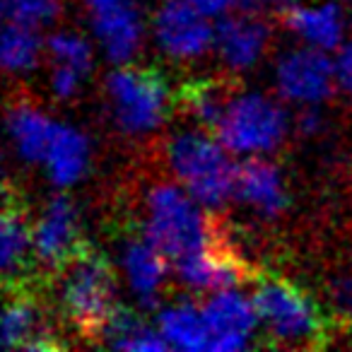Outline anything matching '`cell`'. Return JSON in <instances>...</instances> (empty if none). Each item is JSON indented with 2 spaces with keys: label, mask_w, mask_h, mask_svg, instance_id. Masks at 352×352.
Listing matches in <instances>:
<instances>
[{
  "label": "cell",
  "mask_w": 352,
  "mask_h": 352,
  "mask_svg": "<svg viewBox=\"0 0 352 352\" xmlns=\"http://www.w3.org/2000/svg\"><path fill=\"white\" fill-rule=\"evenodd\" d=\"M102 342H107L109 347H116V350L131 352H162L171 347L160 328H152L140 314L126 307H118L113 316L109 318Z\"/></svg>",
  "instance_id": "21"
},
{
  "label": "cell",
  "mask_w": 352,
  "mask_h": 352,
  "mask_svg": "<svg viewBox=\"0 0 352 352\" xmlns=\"http://www.w3.org/2000/svg\"><path fill=\"white\" fill-rule=\"evenodd\" d=\"M208 328H210V350L232 352L244 350L249 345V336L258 323L254 299H246L244 294L234 292V287L220 289L215 297H210L203 307Z\"/></svg>",
  "instance_id": "11"
},
{
  "label": "cell",
  "mask_w": 352,
  "mask_h": 352,
  "mask_svg": "<svg viewBox=\"0 0 352 352\" xmlns=\"http://www.w3.org/2000/svg\"><path fill=\"white\" fill-rule=\"evenodd\" d=\"M186 193L162 184L147 198L145 236L171 265L201 254L210 236V220L198 212Z\"/></svg>",
  "instance_id": "4"
},
{
  "label": "cell",
  "mask_w": 352,
  "mask_h": 352,
  "mask_svg": "<svg viewBox=\"0 0 352 352\" xmlns=\"http://www.w3.org/2000/svg\"><path fill=\"white\" fill-rule=\"evenodd\" d=\"M160 331L171 347H179V350L186 352L210 350L212 338L206 321V314H203V309H196L188 302L162 309Z\"/></svg>",
  "instance_id": "22"
},
{
  "label": "cell",
  "mask_w": 352,
  "mask_h": 352,
  "mask_svg": "<svg viewBox=\"0 0 352 352\" xmlns=\"http://www.w3.org/2000/svg\"><path fill=\"white\" fill-rule=\"evenodd\" d=\"M166 263L169 261L147 236L131 239L123 249V270H126L128 285L145 309H155L166 275Z\"/></svg>",
  "instance_id": "17"
},
{
  "label": "cell",
  "mask_w": 352,
  "mask_h": 352,
  "mask_svg": "<svg viewBox=\"0 0 352 352\" xmlns=\"http://www.w3.org/2000/svg\"><path fill=\"white\" fill-rule=\"evenodd\" d=\"M3 342L8 350L27 352H54L65 347L30 283L6 287Z\"/></svg>",
  "instance_id": "7"
},
{
  "label": "cell",
  "mask_w": 352,
  "mask_h": 352,
  "mask_svg": "<svg viewBox=\"0 0 352 352\" xmlns=\"http://www.w3.org/2000/svg\"><path fill=\"white\" fill-rule=\"evenodd\" d=\"M32 249V230L27 225V210L22 196L10 179L3 186V278L6 287L27 283V254Z\"/></svg>",
  "instance_id": "13"
},
{
  "label": "cell",
  "mask_w": 352,
  "mask_h": 352,
  "mask_svg": "<svg viewBox=\"0 0 352 352\" xmlns=\"http://www.w3.org/2000/svg\"><path fill=\"white\" fill-rule=\"evenodd\" d=\"M8 128H10V135L22 160L32 164L46 160L56 131V123L49 116H44L39 109L30 104H12L8 111Z\"/></svg>",
  "instance_id": "19"
},
{
  "label": "cell",
  "mask_w": 352,
  "mask_h": 352,
  "mask_svg": "<svg viewBox=\"0 0 352 352\" xmlns=\"http://www.w3.org/2000/svg\"><path fill=\"white\" fill-rule=\"evenodd\" d=\"M206 17L191 0H166L155 20L157 41L171 58H198L215 41Z\"/></svg>",
  "instance_id": "9"
},
{
  "label": "cell",
  "mask_w": 352,
  "mask_h": 352,
  "mask_svg": "<svg viewBox=\"0 0 352 352\" xmlns=\"http://www.w3.org/2000/svg\"><path fill=\"white\" fill-rule=\"evenodd\" d=\"M268 41V27L263 25L261 15L234 10V15L222 17L215 32V44L220 56L232 70H244L258 60Z\"/></svg>",
  "instance_id": "15"
},
{
  "label": "cell",
  "mask_w": 352,
  "mask_h": 352,
  "mask_svg": "<svg viewBox=\"0 0 352 352\" xmlns=\"http://www.w3.org/2000/svg\"><path fill=\"white\" fill-rule=\"evenodd\" d=\"M283 17L289 30L321 51H333L342 39V12L333 3L321 8L292 6L285 10Z\"/></svg>",
  "instance_id": "20"
},
{
  "label": "cell",
  "mask_w": 352,
  "mask_h": 352,
  "mask_svg": "<svg viewBox=\"0 0 352 352\" xmlns=\"http://www.w3.org/2000/svg\"><path fill=\"white\" fill-rule=\"evenodd\" d=\"M41 39L34 27L8 22L3 32V65L10 73H27L36 65Z\"/></svg>",
  "instance_id": "23"
},
{
  "label": "cell",
  "mask_w": 352,
  "mask_h": 352,
  "mask_svg": "<svg viewBox=\"0 0 352 352\" xmlns=\"http://www.w3.org/2000/svg\"><path fill=\"white\" fill-rule=\"evenodd\" d=\"M222 142L210 133H179L169 142V164L188 196L208 208H217L234 193L236 166L227 160Z\"/></svg>",
  "instance_id": "3"
},
{
  "label": "cell",
  "mask_w": 352,
  "mask_h": 352,
  "mask_svg": "<svg viewBox=\"0 0 352 352\" xmlns=\"http://www.w3.org/2000/svg\"><path fill=\"white\" fill-rule=\"evenodd\" d=\"M336 78V65L316 46L292 51L278 65V89L287 102H323L331 97Z\"/></svg>",
  "instance_id": "10"
},
{
  "label": "cell",
  "mask_w": 352,
  "mask_h": 352,
  "mask_svg": "<svg viewBox=\"0 0 352 352\" xmlns=\"http://www.w3.org/2000/svg\"><path fill=\"white\" fill-rule=\"evenodd\" d=\"M131 3H135V0H131Z\"/></svg>",
  "instance_id": "32"
},
{
  "label": "cell",
  "mask_w": 352,
  "mask_h": 352,
  "mask_svg": "<svg viewBox=\"0 0 352 352\" xmlns=\"http://www.w3.org/2000/svg\"><path fill=\"white\" fill-rule=\"evenodd\" d=\"M116 123L126 133L155 131L169 111V87L150 65H121L107 78Z\"/></svg>",
  "instance_id": "5"
},
{
  "label": "cell",
  "mask_w": 352,
  "mask_h": 352,
  "mask_svg": "<svg viewBox=\"0 0 352 352\" xmlns=\"http://www.w3.org/2000/svg\"><path fill=\"white\" fill-rule=\"evenodd\" d=\"M275 3H287V0H275Z\"/></svg>",
  "instance_id": "30"
},
{
  "label": "cell",
  "mask_w": 352,
  "mask_h": 352,
  "mask_svg": "<svg viewBox=\"0 0 352 352\" xmlns=\"http://www.w3.org/2000/svg\"><path fill=\"white\" fill-rule=\"evenodd\" d=\"M58 309L80 338L102 342L104 328L116 311V273L102 251L85 241L58 270Z\"/></svg>",
  "instance_id": "1"
},
{
  "label": "cell",
  "mask_w": 352,
  "mask_h": 352,
  "mask_svg": "<svg viewBox=\"0 0 352 352\" xmlns=\"http://www.w3.org/2000/svg\"><path fill=\"white\" fill-rule=\"evenodd\" d=\"M87 12L109 60H131L140 46V20L131 0H87Z\"/></svg>",
  "instance_id": "12"
},
{
  "label": "cell",
  "mask_w": 352,
  "mask_h": 352,
  "mask_svg": "<svg viewBox=\"0 0 352 352\" xmlns=\"http://www.w3.org/2000/svg\"><path fill=\"white\" fill-rule=\"evenodd\" d=\"M80 80H82V75H80L75 68H70V65H60V63L54 65V73H51V87H54L56 97L70 99L75 92H78Z\"/></svg>",
  "instance_id": "26"
},
{
  "label": "cell",
  "mask_w": 352,
  "mask_h": 352,
  "mask_svg": "<svg viewBox=\"0 0 352 352\" xmlns=\"http://www.w3.org/2000/svg\"><path fill=\"white\" fill-rule=\"evenodd\" d=\"M236 99V82L230 78H201L182 85L176 102L203 131L215 135L227 109Z\"/></svg>",
  "instance_id": "16"
},
{
  "label": "cell",
  "mask_w": 352,
  "mask_h": 352,
  "mask_svg": "<svg viewBox=\"0 0 352 352\" xmlns=\"http://www.w3.org/2000/svg\"><path fill=\"white\" fill-rule=\"evenodd\" d=\"M287 128L285 111L263 94H244L232 102L215 138L232 152H268L280 145Z\"/></svg>",
  "instance_id": "6"
},
{
  "label": "cell",
  "mask_w": 352,
  "mask_h": 352,
  "mask_svg": "<svg viewBox=\"0 0 352 352\" xmlns=\"http://www.w3.org/2000/svg\"><path fill=\"white\" fill-rule=\"evenodd\" d=\"M318 126V113L314 111V109H309V111H304L302 116H299V128H302L304 133H314Z\"/></svg>",
  "instance_id": "29"
},
{
  "label": "cell",
  "mask_w": 352,
  "mask_h": 352,
  "mask_svg": "<svg viewBox=\"0 0 352 352\" xmlns=\"http://www.w3.org/2000/svg\"><path fill=\"white\" fill-rule=\"evenodd\" d=\"M82 244L85 239H80L78 210L65 193H58L41 210L39 222L32 232V251L44 268L58 273Z\"/></svg>",
  "instance_id": "8"
},
{
  "label": "cell",
  "mask_w": 352,
  "mask_h": 352,
  "mask_svg": "<svg viewBox=\"0 0 352 352\" xmlns=\"http://www.w3.org/2000/svg\"><path fill=\"white\" fill-rule=\"evenodd\" d=\"M254 307L265 333L280 345H318L326 340L328 321L311 297L280 275L256 280Z\"/></svg>",
  "instance_id": "2"
},
{
  "label": "cell",
  "mask_w": 352,
  "mask_h": 352,
  "mask_svg": "<svg viewBox=\"0 0 352 352\" xmlns=\"http://www.w3.org/2000/svg\"><path fill=\"white\" fill-rule=\"evenodd\" d=\"M60 0H3V15L8 22L27 27L49 25L58 17Z\"/></svg>",
  "instance_id": "24"
},
{
  "label": "cell",
  "mask_w": 352,
  "mask_h": 352,
  "mask_svg": "<svg viewBox=\"0 0 352 352\" xmlns=\"http://www.w3.org/2000/svg\"><path fill=\"white\" fill-rule=\"evenodd\" d=\"M193 6L208 17H217V15H225L232 6H234V0H191Z\"/></svg>",
  "instance_id": "28"
},
{
  "label": "cell",
  "mask_w": 352,
  "mask_h": 352,
  "mask_svg": "<svg viewBox=\"0 0 352 352\" xmlns=\"http://www.w3.org/2000/svg\"><path fill=\"white\" fill-rule=\"evenodd\" d=\"M87 162H89L87 138L80 131H75V128L56 123L54 138H51L49 152H46V160H44L51 182L60 188L80 182L85 169H87Z\"/></svg>",
  "instance_id": "18"
},
{
  "label": "cell",
  "mask_w": 352,
  "mask_h": 352,
  "mask_svg": "<svg viewBox=\"0 0 352 352\" xmlns=\"http://www.w3.org/2000/svg\"><path fill=\"white\" fill-rule=\"evenodd\" d=\"M234 193L241 203L254 208L265 220H273L287 208V193H285L280 171L265 160L241 162L236 166Z\"/></svg>",
  "instance_id": "14"
},
{
  "label": "cell",
  "mask_w": 352,
  "mask_h": 352,
  "mask_svg": "<svg viewBox=\"0 0 352 352\" xmlns=\"http://www.w3.org/2000/svg\"><path fill=\"white\" fill-rule=\"evenodd\" d=\"M46 46H49V54L54 58V63L70 65L80 75L89 73V68H92V51H89L87 41L82 36L60 32V34L51 36Z\"/></svg>",
  "instance_id": "25"
},
{
  "label": "cell",
  "mask_w": 352,
  "mask_h": 352,
  "mask_svg": "<svg viewBox=\"0 0 352 352\" xmlns=\"http://www.w3.org/2000/svg\"><path fill=\"white\" fill-rule=\"evenodd\" d=\"M350 302H352V294H350Z\"/></svg>",
  "instance_id": "31"
},
{
  "label": "cell",
  "mask_w": 352,
  "mask_h": 352,
  "mask_svg": "<svg viewBox=\"0 0 352 352\" xmlns=\"http://www.w3.org/2000/svg\"><path fill=\"white\" fill-rule=\"evenodd\" d=\"M336 75L340 87L352 97V41L340 49V56L336 60Z\"/></svg>",
  "instance_id": "27"
}]
</instances>
